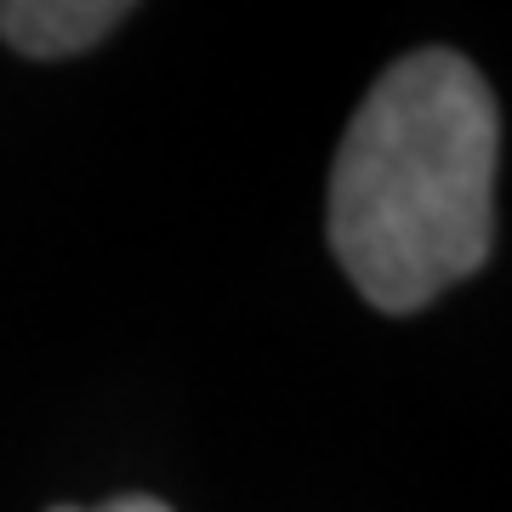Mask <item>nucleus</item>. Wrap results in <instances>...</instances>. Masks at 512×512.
I'll list each match as a JSON object with an SVG mask.
<instances>
[{
  "label": "nucleus",
  "mask_w": 512,
  "mask_h": 512,
  "mask_svg": "<svg viewBox=\"0 0 512 512\" xmlns=\"http://www.w3.org/2000/svg\"><path fill=\"white\" fill-rule=\"evenodd\" d=\"M131 23L126 0H0V40L35 63H63Z\"/></svg>",
  "instance_id": "2"
},
{
  "label": "nucleus",
  "mask_w": 512,
  "mask_h": 512,
  "mask_svg": "<svg viewBox=\"0 0 512 512\" xmlns=\"http://www.w3.org/2000/svg\"><path fill=\"white\" fill-rule=\"evenodd\" d=\"M52 512H171L160 495H114L103 507H52Z\"/></svg>",
  "instance_id": "3"
},
{
  "label": "nucleus",
  "mask_w": 512,
  "mask_h": 512,
  "mask_svg": "<svg viewBox=\"0 0 512 512\" xmlns=\"http://www.w3.org/2000/svg\"><path fill=\"white\" fill-rule=\"evenodd\" d=\"M501 103L450 46H421L359 97L325 188L330 256L376 313H421L495 251Z\"/></svg>",
  "instance_id": "1"
}]
</instances>
